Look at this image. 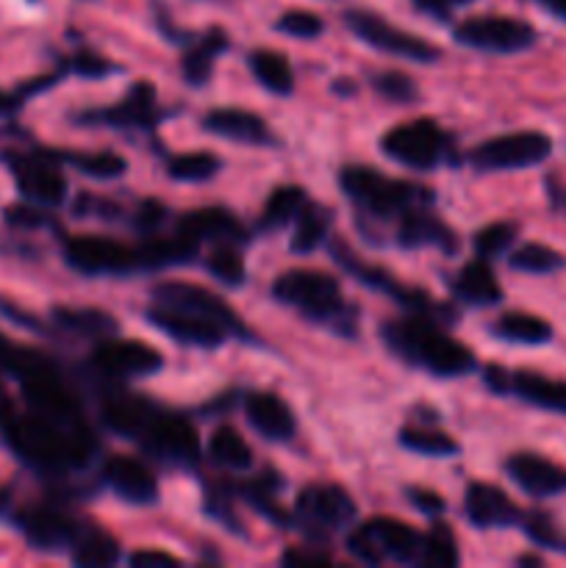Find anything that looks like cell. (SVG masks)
I'll use <instances>...</instances> for the list:
<instances>
[{
    "instance_id": "cell-32",
    "label": "cell",
    "mask_w": 566,
    "mask_h": 568,
    "mask_svg": "<svg viewBox=\"0 0 566 568\" xmlns=\"http://www.w3.org/2000/svg\"><path fill=\"white\" fill-rule=\"evenodd\" d=\"M228 48V33L222 28H211L205 31L198 42L192 44L186 55H183V78L192 87H205L214 70V61L222 50Z\"/></svg>"
},
{
    "instance_id": "cell-37",
    "label": "cell",
    "mask_w": 566,
    "mask_h": 568,
    "mask_svg": "<svg viewBox=\"0 0 566 568\" xmlns=\"http://www.w3.org/2000/svg\"><path fill=\"white\" fill-rule=\"evenodd\" d=\"M331 211H325L322 205L309 203L300 216L297 227H294V236H292V250L294 253H314L316 247L327 242V231H331Z\"/></svg>"
},
{
    "instance_id": "cell-21",
    "label": "cell",
    "mask_w": 566,
    "mask_h": 568,
    "mask_svg": "<svg viewBox=\"0 0 566 568\" xmlns=\"http://www.w3.org/2000/svg\"><path fill=\"white\" fill-rule=\"evenodd\" d=\"M431 205H422V209L405 211L397 220V239L400 247L405 250H420V247H438L442 253L453 255L458 250V236L453 233V227L444 220H438L436 214H431Z\"/></svg>"
},
{
    "instance_id": "cell-6",
    "label": "cell",
    "mask_w": 566,
    "mask_h": 568,
    "mask_svg": "<svg viewBox=\"0 0 566 568\" xmlns=\"http://www.w3.org/2000/svg\"><path fill=\"white\" fill-rule=\"evenodd\" d=\"M381 150L394 164H403L408 170L431 172L453 155V139L438 122L414 120L394 125L381 139Z\"/></svg>"
},
{
    "instance_id": "cell-26",
    "label": "cell",
    "mask_w": 566,
    "mask_h": 568,
    "mask_svg": "<svg viewBox=\"0 0 566 568\" xmlns=\"http://www.w3.org/2000/svg\"><path fill=\"white\" fill-rule=\"evenodd\" d=\"M92 125H114V128H153L155 122V92L150 83L139 81L114 109L89 111L81 116Z\"/></svg>"
},
{
    "instance_id": "cell-41",
    "label": "cell",
    "mask_w": 566,
    "mask_h": 568,
    "mask_svg": "<svg viewBox=\"0 0 566 568\" xmlns=\"http://www.w3.org/2000/svg\"><path fill=\"white\" fill-rule=\"evenodd\" d=\"M220 166H222V161L216 159L214 153H205V150H200V153L175 155V159L170 161V166H166V172H170L172 181L203 183V181H211V178L220 172Z\"/></svg>"
},
{
    "instance_id": "cell-30",
    "label": "cell",
    "mask_w": 566,
    "mask_h": 568,
    "mask_svg": "<svg viewBox=\"0 0 566 568\" xmlns=\"http://www.w3.org/2000/svg\"><path fill=\"white\" fill-rule=\"evenodd\" d=\"M155 416V408L137 397H114L103 405V422L109 430L122 438H139L148 422Z\"/></svg>"
},
{
    "instance_id": "cell-19",
    "label": "cell",
    "mask_w": 566,
    "mask_h": 568,
    "mask_svg": "<svg viewBox=\"0 0 566 568\" xmlns=\"http://www.w3.org/2000/svg\"><path fill=\"white\" fill-rule=\"evenodd\" d=\"M20 530L39 552H61V549H72L83 527L61 510L33 508L20 516Z\"/></svg>"
},
{
    "instance_id": "cell-11",
    "label": "cell",
    "mask_w": 566,
    "mask_h": 568,
    "mask_svg": "<svg viewBox=\"0 0 566 568\" xmlns=\"http://www.w3.org/2000/svg\"><path fill=\"white\" fill-rule=\"evenodd\" d=\"M483 381L494 394H511L533 408L549 410V414L566 416V383L555 377L538 375L533 369L508 372L503 366H486Z\"/></svg>"
},
{
    "instance_id": "cell-3",
    "label": "cell",
    "mask_w": 566,
    "mask_h": 568,
    "mask_svg": "<svg viewBox=\"0 0 566 568\" xmlns=\"http://www.w3.org/2000/svg\"><path fill=\"white\" fill-rule=\"evenodd\" d=\"M272 297L289 308L300 311L311 322L333 327V331L355 333V311L344 303L342 286L333 275L320 270H289L272 283Z\"/></svg>"
},
{
    "instance_id": "cell-24",
    "label": "cell",
    "mask_w": 566,
    "mask_h": 568,
    "mask_svg": "<svg viewBox=\"0 0 566 568\" xmlns=\"http://www.w3.org/2000/svg\"><path fill=\"white\" fill-rule=\"evenodd\" d=\"M175 233L186 239V242L198 244V247L203 242L236 244L244 239V231L242 225H239V220L225 209L186 211L183 216H178Z\"/></svg>"
},
{
    "instance_id": "cell-34",
    "label": "cell",
    "mask_w": 566,
    "mask_h": 568,
    "mask_svg": "<svg viewBox=\"0 0 566 568\" xmlns=\"http://www.w3.org/2000/svg\"><path fill=\"white\" fill-rule=\"evenodd\" d=\"M120 560V544L103 530L83 527L81 536L72 544V564L83 568H105Z\"/></svg>"
},
{
    "instance_id": "cell-10",
    "label": "cell",
    "mask_w": 566,
    "mask_h": 568,
    "mask_svg": "<svg viewBox=\"0 0 566 568\" xmlns=\"http://www.w3.org/2000/svg\"><path fill=\"white\" fill-rule=\"evenodd\" d=\"M344 22H347L355 39H361L370 48L381 50V53L400 55V59L416 61V64H433V61L442 59V50L436 44L392 26L383 17L372 14V11H347Z\"/></svg>"
},
{
    "instance_id": "cell-54",
    "label": "cell",
    "mask_w": 566,
    "mask_h": 568,
    "mask_svg": "<svg viewBox=\"0 0 566 568\" xmlns=\"http://www.w3.org/2000/svg\"><path fill=\"white\" fill-rule=\"evenodd\" d=\"M6 220H9L11 225H31V227L42 225V222H44L42 216H39L37 211H31V209H9Z\"/></svg>"
},
{
    "instance_id": "cell-25",
    "label": "cell",
    "mask_w": 566,
    "mask_h": 568,
    "mask_svg": "<svg viewBox=\"0 0 566 568\" xmlns=\"http://www.w3.org/2000/svg\"><path fill=\"white\" fill-rule=\"evenodd\" d=\"M244 416L266 442H289L297 430L292 408L272 392H253L244 397Z\"/></svg>"
},
{
    "instance_id": "cell-47",
    "label": "cell",
    "mask_w": 566,
    "mask_h": 568,
    "mask_svg": "<svg viewBox=\"0 0 566 568\" xmlns=\"http://www.w3.org/2000/svg\"><path fill=\"white\" fill-rule=\"evenodd\" d=\"M522 527H525L527 538H530L533 544H538V547L560 549V536L547 514H538V510H533V514L522 516Z\"/></svg>"
},
{
    "instance_id": "cell-45",
    "label": "cell",
    "mask_w": 566,
    "mask_h": 568,
    "mask_svg": "<svg viewBox=\"0 0 566 568\" xmlns=\"http://www.w3.org/2000/svg\"><path fill=\"white\" fill-rule=\"evenodd\" d=\"M372 87H375V92L381 94L383 100H388V103L408 105L420 98V89H416V83L411 81L405 72H397V70L375 72V75H372Z\"/></svg>"
},
{
    "instance_id": "cell-23",
    "label": "cell",
    "mask_w": 566,
    "mask_h": 568,
    "mask_svg": "<svg viewBox=\"0 0 566 568\" xmlns=\"http://www.w3.org/2000/svg\"><path fill=\"white\" fill-rule=\"evenodd\" d=\"M203 131L214 133V136L231 139V142L253 144V148H270L275 144L266 120H261L259 114L244 109H211L203 116Z\"/></svg>"
},
{
    "instance_id": "cell-59",
    "label": "cell",
    "mask_w": 566,
    "mask_h": 568,
    "mask_svg": "<svg viewBox=\"0 0 566 568\" xmlns=\"http://www.w3.org/2000/svg\"><path fill=\"white\" fill-rule=\"evenodd\" d=\"M516 564H519V566H542V558H533V555H522Z\"/></svg>"
},
{
    "instance_id": "cell-29",
    "label": "cell",
    "mask_w": 566,
    "mask_h": 568,
    "mask_svg": "<svg viewBox=\"0 0 566 568\" xmlns=\"http://www.w3.org/2000/svg\"><path fill=\"white\" fill-rule=\"evenodd\" d=\"M198 258V244L186 242L183 236L172 239H150V242L137 247V270L139 272H155L166 270V266H183L189 261Z\"/></svg>"
},
{
    "instance_id": "cell-20",
    "label": "cell",
    "mask_w": 566,
    "mask_h": 568,
    "mask_svg": "<svg viewBox=\"0 0 566 568\" xmlns=\"http://www.w3.org/2000/svg\"><path fill=\"white\" fill-rule=\"evenodd\" d=\"M11 172H14L20 192L31 203L48 205V209L64 203L67 178L53 164L39 159V155H17V159H11Z\"/></svg>"
},
{
    "instance_id": "cell-52",
    "label": "cell",
    "mask_w": 566,
    "mask_h": 568,
    "mask_svg": "<svg viewBox=\"0 0 566 568\" xmlns=\"http://www.w3.org/2000/svg\"><path fill=\"white\" fill-rule=\"evenodd\" d=\"M411 3L420 11H425V14L436 17V20H447L455 9L472 3V0H411Z\"/></svg>"
},
{
    "instance_id": "cell-28",
    "label": "cell",
    "mask_w": 566,
    "mask_h": 568,
    "mask_svg": "<svg viewBox=\"0 0 566 568\" xmlns=\"http://www.w3.org/2000/svg\"><path fill=\"white\" fill-rule=\"evenodd\" d=\"M492 331L497 338L508 344H519V347H544L555 336L553 325L547 320L525 314V311H508V314L494 322Z\"/></svg>"
},
{
    "instance_id": "cell-14",
    "label": "cell",
    "mask_w": 566,
    "mask_h": 568,
    "mask_svg": "<svg viewBox=\"0 0 566 568\" xmlns=\"http://www.w3.org/2000/svg\"><path fill=\"white\" fill-rule=\"evenodd\" d=\"M64 258L81 275H128L137 270V247L103 236H72L64 244Z\"/></svg>"
},
{
    "instance_id": "cell-4",
    "label": "cell",
    "mask_w": 566,
    "mask_h": 568,
    "mask_svg": "<svg viewBox=\"0 0 566 568\" xmlns=\"http://www.w3.org/2000/svg\"><path fill=\"white\" fill-rule=\"evenodd\" d=\"M338 186L361 214L375 220H400L405 211L433 203V192L427 186L386 178L383 172L361 164L344 166L338 172Z\"/></svg>"
},
{
    "instance_id": "cell-15",
    "label": "cell",
    "mask_w": 566,
    "mask_h": 568,
    "mask_svg": "<svg viewBox=\"0 0 566 568\" xmlns=\"http://www.w3.org/2000/svg\"><path fill=\"white\" fill-rule=\"evenodd\" d=\"M94 369L103 372L109 377H122V381H131V377H148L164 366L159 349H153L144 342H122V338H105L92 355Z\"/></svg>"
},
{
    "instance_id": "cell-55",
    "label": "cell",
    "mask_w": 566,
    "mask_h": 568,
    "mask_svg": "<svg viewBox=\"0 0 566 568\" xmlns=\"http://www.w3.org/2000/svg\"><path fill=\"white\" fill-rule=\"evenodd\" d=\"M14 416H17L14 403H11V397H9V394H6V388L0 386V430H3V427L9 425V422L14 419Z\"/></svg>"
},
{
    "instance_id": "cell-1",
    "label": "cell",
    "mask_w": 566,
    "mask_h": 568,
    "mask_svg": "<svg viewBox=\"0 0 566 568\" xmlns=\"http://www.w3.org/2000/svg\"><path fill=\"white\" fill-rule=\"evenodd\" d=\"M383 342L405 364L436 377H461L477 369V361L466 344L455 342L427 314L405 316L383 325Z\"/></svg>"
},
{
    "instance_id": "cell-49",
    "label": "cell",
    "mask_w": 566,
    "mask_h": 568,
    "mask_svg": "<svg viewBox=\"0 0 566 568\" xmlns=\"http://www.w3.org/2000/svg\"><path fill=\"white\" fill-rule=\"evenodd\" d=\"M128 564L133 568H175L181 566V560L170 552H161V549H137V552L128 555Z\"/></svg>"
},
{
    "instance_id": "cell-40",
    "label": "cell",
    "mask_w": 566,
    "mask_h": 568,
    "mask_svg": "<svg viewBox=\"0 0 566 568\" xmlns=\"http://www.w3.org/2000/svg\"><path fill=\"white\" fill-rule=\"evenodd\" d=\"M461 555H458V544H455L453 530L447 525H433L431 532L422 536V549L416 564L427 566V568H453L458 566Z\"/></svg>"
},
{
    "instance_id": "cell-7",
    "label": "cell",
    "mask_w": 566,
    "mask_h": 568,
    "mask_svg": "<svg viewBox=\"0 0 566 568\" xmlns=\"http://www.w3.org/2000/svg\"><path fill=\"white\" fill-rule=\"evenodd\" d=\"M355 519V503L342 486L311 483L294 499V521L311 538H331Z\"/></svg>"
},
{
    "instance_id": "cell-8",
    "label": "cell",
    "mask_w": 566,
    "mask_h": 568,
    "mask_svg": "<svg viewBox=\"0 0 566 568\" xmlns=\"http://www.w3.org/2000/svg\"><path fill=\"white\" fill-rule=\"evenodd\" d=\"M553 155V139L542 131H516L494 136L472 150V164L483 172H514L544 164Z\"/></svg>"
},
{
    "instance_id": "cell-2",
    "label": "cell",
    "mask_w": 566,
    "mask_h": 568,
    "mask_svg": "<svg viewBox=\"0 0 566 568\" xmlns=\"http://www.w3.org/2000/svg\"><path fill=\"white\" fill-rule=\"evenodd\" d=\"M9 447L20 455L26 464L42 471H72L89 464L94 453V442L89 430H72V427L53 425L37 414H17L3 427Z\"/></svg>"
},
{
    "instance_id": "cell-9",
    "label": "cell",
    "mask_w": 566,
    "mask_h": 568,
    "mask_svg": "<svg viewBox=\"0 0 566 568\" xmlns=\"http://www.w3.org/2000/svg\"><path fill=\"white\" fill-rule=\"evenodd\" d=\"M538 33L530 22L503 14L469 17L455 28V42L469 50H481V53H522V50L533 48Z\"/></svg>"
},
{
    "instance_id": "cell-17",
    "label": "cell",
    "mask_w": 566,
    "mask_h": 568,
    "mask_svg": "<svg viewBox=\"0 0 566 568\" xmlns=\"http://www.w3.org/2000/svg\"><path fill=\"white\" fill-rule=\"evenodd\" d=\"M505 475L527 497L549 499L566 494V466L536 453H516L505 460Z\"/></svg>"
},
{
    "instance_id": "cell-58",
    "label": "cell",
    "mask_w": 566,
    "mask_h": 568,
    "mask_svg": "<svg viewBox=\"0 0 566 568\" xmlns=\"http://www.w3.org/2000/svg\"><path fill=\"white\" fill-rule=\"evenodd\" d=\"M553 203H555V209L564 211L566 214V189H553Z\"/></svg>"
},
{
    "instance_id": "cell-51",
    "label": "cell",
    "mask_w": 566,
    "mask_h": 568,
    "mask_svg": "<svg viewBox=\"0 0 566 568\" xmlns=\"http://www.w3.org/2000/svg\"><path fill=\"white\" fill-rule=\"evenodd\" d=\"M408 499L414 503V508H420L425 516H438L444 514V499L438 494L427 491V488H408Z\"/></svg>"
},
{
    "instance_id": "cell-27",
    "label": "cell",
    "mask_w": 566,
    "mask_h": 568,
    "mask_svg": "<svg viewBox=\"0 0 566 568\" xmlns=\"http://www.w3.org/2000/svg\"><path fill=\"white\" fill-rule=\"evenodd\" d=\"M453 294L461 303L475 305V308H488V305L503 303V288H499L488 261L483 258H475L466 266H461L458 275L453 277Z\"/></svg>"
},
{
    "instance_id": "cell-35",
    "label": "cell",
    "mask_w": 566,
    "mask_h": 568,
    "mask_svg": "<svg viewBox=\"0 0 566 568\" xmlns=\"http://www.w3.org/2000/svg\"><path fill=\"white\" fill-rule=\"evenodd\" d=\"M209 455L216 466H222V469L244 471L253 466V449H250V444L228 425L216 427V430L211 433Z\"/></svg>"
},
{
    "instance_id": "cell-57",
    "label": "cell",
    "mask_w": 566,
    "mask_h": 568,
    "mask_svg": "<svg viewBox=\"0 0 566 568\" xmlns=\"http://www.w3.org/2000/svg\"><path fill=\"white\" fill-rule=\"evenodd\" d=\"M14 353H17V347L11 342H6L3 336H0V369L3 372H9V366H11V361H14Z\"/></svg>"
},
{
    "instance_id": "cell-53",
    "label": "cell",
    "mask_w": 566,
    "mask_h": 568,
    "mask_svg": "<svg viewBox=\"0 0 566 568\" xmlns=\"http://www.w3.org/2000/svg\"><path fill=\"white\" fill-rule=\"evenodd\" d=\"M75 70L81 72V75H103V72H109L111 67L105 64L103 59H94V55H78Z\"/></svg>"
},
{
    "instance_id": "cell-31",
    "label": "cell",
    "mask_w": 566,
    "mask_h": 568,
    "mask_svg": "<svg viewBox=\"0 0 566 568\" xmlns=\"http://www.w3.org/2000/svg\"><path fill=\"white\" fill-rule=\"evenodd\" d=\"M247 64L253 70L255 81L266 89V92L277 94V98H286L294 92V70L289 64V59L277 50H253L247 55Z\"/></svg>"
},
{
    "instance_id": "cell-13",
    "label": "cell",
    "mask_w": 566,
    "mask_h": 568,
    "mask_svg": "<svg viewBox=\"0 0 566 568\" xmlns=\"http://www.w3.org/2000/svg\"><path fill=\"white\" fill-rule=\"evenodd\" d=\"M150 455H155L159 460L175 466H194L200 458V438L198 430L189 419L172 414H159L155 410L153 419L148 422V427L142 430V436L137 438Z\"/></svg>"
},
{
    "instance_id": "cell-43",
    "label": "cell",
    "mask_w": 566,
    "mask_h": 568,
    "mask_svg": "<svg viewBox=\"0 0 566 568\" xmlns=\"http://www.w3.org/2000/svg\"><path fill=\"white\" fill-rule=\"evenodd\" d=\"M516 242V225L514 222H492V225L481 227L472 239V247H475V255L483 261L499 258L511 250V244Z\"/></svg>"
},
{
    "instance_id": "cell-33",
    "label": "cell",
    "mask_w": 566,
    "mask_h": 568,
    "mask_svg": "<svg viewBox=\"0 0 566 568\" xmlns=\"http://www.w3.org/2000/svg\"><path fill=\"white\" fill-rule=\"evenodd\" d=\"M309 194H305L303 186H277L275 192L266 197L264 209H261L259 216V227L261 231L272 233L281 231L283 225L294 222L300 216V211L309 205Z\"/></svg>"
},
{
    "instance_id": "cell-18",
    "label": "cell",
    "mask_w": 566,
    "mask_h": 568,
    "mask_svg": "<svg viewBox=\"0 0 566 568\" xmlns=\"http://www.w3.org/2000/svg\"><path fill=\"white\" fill-rule=\"evenodd\" d=\"M464 514L477 530H505L522 521V510L503 488L492 483H472L464 497Z\"/></svg>"
},
{
    "instance_id": "cell-46",
    "label": "cell",
    "mask_w": 566,
    "mask_h": 568,
    "mask_svg": "<svg viewBox=\"0 0 566 568\" xmlns=\"http://www.w3.org/2000/svg\"><path fill=\"white\" fill-rule=\"evenodd\" d=\"M322 28H325L322 17L314 14V11H303V9L286 11V14L277 17L275 22V31L286 33V37L292 39H316L322 33Z\"/></svg>"
},
{
    "instance_id": "cell-60",
    "label": "cell",
    "mask_w": 566,
    "mask_h": 568,
    "mask_svg": "<svg viewBox=\"0 0 566 568\" xmlns=\"http://www.w3.org/2000/svg\"><path fill=\"white\" fill-rule=\"evenodd\" d=\"M6 508H9V494H6L3 488H0V514H3Z\"/></svg>"
},
{
    "instance_id": "cell-42",
    "label": "cell",
    "mask_w": 566,
    "mask_h": 568,
    "mask_svg": "<svg viewBox=\"0 0 566 568\" xmlns=\"http://www.w3.org/2000/svg\"><path fill=\"white\" fill-rule=\"evenodd\" d=\"M64 161H70L78 172L89 178H98V181H114V178L125 175L128 164L122 155L109 153V150H100V153H67Z\"/></svg>"
},
{
    "instance_id": "cell-38",
    "label": "cell",
    "mask_w": 566,
    "mask_h": 568,
    "mask_svg": "<svg viewBox=\"0 0 566 568\" xmlns=\"http://www.w3.org/2000/svg\"><path fill=\"white\" fill-rule=\"evenodd\" d=\"M53 320L59 322V327L78 333V336H89V338L105 336L109 338L117 333L114 316L103 314V311H98V308H55Z\"/></svg>"
},
{
    "instance_id": "cell-12",
    "label": "cell",
    "mask_w": 566,
    "mask_h": 568,
    "mask_svg": "<svg viewBox=\"0 0 566 568\" xmlns=\"http://www.w3.org/2000/svg\"><path fill=\"white\" fill-rule=\"evenodd\" d=\"M153 303L166 305V308L189 311L194 316H203V320L214 322L222 331H228V336H247V327L239 320L236 311L225 303L222 297H216L214 292L203 286H194V283L183 281H164L153 288Z\"/></svg>"
},
{
    "instance_id": "cell-5",
    "label": "cell",
    "mask_w": 566,
    "mask_h": 568,
    "mask_svg": "<svg viewBox=\"0 0 566 568\" xmlns=\"http://www.w3.org/2000/svg\"><path fill=\"white\" fill-rule=\"evenodd\" d=\"M420 549L422 532H416L414 527L400 519H386V516H377V519L353 527L347 536V552L370 566L416 564Z\"/></svg>"
},
{
    "instance_id": "cell-16",
    "label": "cell",
    "mask_w": 566,
    "mask_h": 568,
    "mask_svg": "<svg viewBox=\"0 0 566 568\" xmlns=\"http://www.w3.org/2000/svg\"><path fill=\"white\" fill-rule=\"evenodd\" d=\"M144 320H148L155 331L170 336L172 342L189 344V347L211 349V347H220V344L228 338V331H222V327L214 325V322L189 314V311L166 308V305H159V303H155L153 308H148Z\"/></svg>"
},
{
    "instance_id": "cell-50",
    "label": "cell",
    "mask_w": 566,
    "mask_h": 568,
    "mask_svg": "<svg viewBox=\"0 0 566 568\" xmlns=\"http://www.w3.org/2000/svg\"><path fill=\"white\" fill-rule=\"evenodd\" d=\"M164 220H166V209L159 203V200H144V203L137 209V214H133V222H137L139 231L144 233L155 231Z\"/></svg>"
},
{
    "instance_id": "cell-56",
    "label": "cell",
    "mask_w": 566,
    "mask_h": 568,
    "mask_svg": "<svg viewBox=\"0 0 566 568\" xmlns=\"http://www.w3.org/2000/svg\"><path fill=\"white\" fill-rule=\"evenodd\" d=\"M536 6H542L544 11H549V14L555 17V20L566 22V0H533Z\"/></svg>"
},
{
    "instance_id": "cell-48",
    "label": "cell",
    "mask_w": 566,
    "mask_h": 568,
    "mask_svg": "<svg viewBox=\"0 0 566 568\" xmlns=\"http://www.w3.org/2000/svg\"><path fill=\"white\" fill-rule=\"evenodd\" d=\"M283 566L289 568H325L331 566V555L322 552V549H305V547H297V549H289L286 555L281 558Z\"/></svg>"
},
{
    "instance_id": "cell-36",
    "label": "cell",
    "mask_w": 566,
    "mask_h": 568,
    "mask_svg": "<svg viewBox=\"0 0 566 568\" xmlns=\"http://www.w3.org/2000/svg\"><path fill=\"white\" fill-rule=\"evenodd\" d=\"M397 438L408 453L425 455V458H453L461 449L453 436H447V433L442 430H433V427L408 425L400 430Z\"/></svg>"
},
{
    "instance_id": "cell-44",
    "label": "cell",
    "mask_w": 566,
    "mask_h": 568,
    "mask_svg": "<svg viewBox=\"0 0 566 568\" xmlns=\"http://www.w3.org/2000/svg\"><path fill=\"white\" fill-rule=\"evenodd\" d=\"M205 270H209L216 281L233 288L242 286L244 277H247L242 255H239V250L233 247V244H220V247L205 258Z\"/></svg>"
},
{
    "instance_id": "cell-39",
    "label": "cell",
    "mask_w": 566,
    "mask_h": 568,
    "mask_svg": "<svg viewBox=\"0 0 566 568\" xmlns=\"http://www.w3.org/2000/svg\"><path fill=\"white\" fill-rule=\"evenodd\" d=\"M508 266L516 272H527V275H553V272L564 270L566 258L558 250L547 247V244L527 242L522 247L511 250Z\"/></svg>"
},
{
    "instance_id": "cell-22",
    "label": "cell",
    "mask_w": 566,
    "mask_h": 568,
    "mask_svg": "<svg viewBox=\"0 0 566 568\" xmlns=\"http://www.w3.org/2000/svg\"><path fill=\"white\" fill-rule=\"evenodd\" d=\"M105 486L125 499L128 505H153L159 499V483H155L153 471L137 458H125V455H114L103 469Z\"/></svg>"
}]
</instances>
